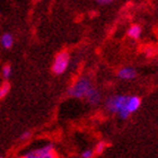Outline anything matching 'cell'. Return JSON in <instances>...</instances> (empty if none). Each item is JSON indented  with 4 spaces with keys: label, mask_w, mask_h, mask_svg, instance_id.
Segmentation results:
<instances>
[{
    "label": "cell",
    "mask_w": 158,
    "mask_h": 158,
    "mask_svg": "<svg viewBox=\"0 0 158 158\" xmlns=\"http://www.w3.org/2000/svg\"><path fill=\"white\" fill-rule=\"evenodd\" d=\"M127 95H114L110 96L106 99L105 106L111 113H116L118 116L123 120H127L129 116L131 115V113L129 112L127 109V102H128Z\"/></svg>",
    "instance_id": "1"
},
{
    "label": "cell",
    "mask_w": 158,
    "mask_h": 158,
    "mask_svg": "<svg viewBox=\"0 0 158 158\" xmlns=\"http://www.w3.org/2000/svg\"><path fill=\"white\" fill-rule=\"evenodd\" d=\"M93 88L90 80L87 77H80L69 89L68 94L75 98H86L89 90Z\"/></svg>",
    "instance_id": "2"
},
{
    "label": "cell",
    "mask_w": 158,
    "mask_h": 158,
    "mask_svg": "<svg viewBox=\"0 0 158 158\" xmlns=\"http://www.w3.org/2000/svg\"><path fill=\"white\" fill-rule=\"evenodd\" d=\"M70 62V54L66 51H62L56 54V59L53 61L52 71L56 75H62L69 67Z\"/></svg>",
    "instance_id": "3"
},
{
    "label": "cell",
    "mask_w": 158,
    "mask_h": 158,
    "mask_svg": "<svg viewBox=\"0 0 158 158\" xmlns=\"http://www.w3.org/2000/svg\"><path fill=\"white\" fill-rule=\"evenodd\" d=\"M25 158H54L56 156V152H54V146L52 143L44 146L42 148L35 149V150H31V152H26L23 156Z\"/></svg>",
    "instance_id": "4"
},
{
    "label": "cell",
    "mask_w": 158,
    "mask_h": 158,
    "mask_svg": "<svg viewBox=\"0 0 158 158\" xmlns=\"http://www.w3.org/2000/svg\"><path fill=\"white\" fill-rule=\"evenodd\" d=\"M118 77L123 80H131L137 77V71L131 67H124L118 71Z\"/></svg>",
    "instance_id": "5"
},
{
    "label": "cell",
    "mask_w": 158,
    "mask_h": 158,
    "mask_svg": "<svg viewBox=\"0 0 158 158\" xmlns=\"http://www.w3.org/2000/svg\"><path fill=\"white\" fill-rule=\"evenodd\" d=\"M141 105V98L139 96H129L127 102V109L130 113H135Z\"/></svg>",
    "instance_id": "6"
},
{
    "label": "cell",
    "mask_w": 158,
    "mask_h": 158,
    "mask_svg": "<svg viewBox=\"0 0 158 158\" xmlns=\"http://www.w3.org/2000/svg\"><path fill=\"white\" fill-rule=\"evenodd\" d=\"M86 98L88 99V102L90 103L92 105H96V104H98V103L101 102L102 95H101V93H99L97 89H95L94 87H93V88L89 90L88 94H87Z\"/></svg>",
    "instance_id": "7"
},
{
    "label": "cell",
    "mask_w": 158,
    "mask_h": 158,
    "mask_svg": "<svg viewBox=\"0 0 158 158\" xmlns=\"http://www.w3.org/2000/svg\"><path fill=\"white\" fill-rule=\"evenodd\" d=\"M141 33H142V30L141 27L139 26V25H132L128 28V36L130 39H133V40H139L140 36H141Z\"/></svg>",
    "instance_id": "8"
},
{
    "label": "cell",
    "mask_w": 158,
    "mask_h": 158,
    "mask_svg": "<svg viewBox=\"0 0 158 158\" xmlns=\"http://www.w3.org/2000/svg\"><path fill=\"white\" fill-rule=\"evenodd\" d=\"M0 43L5 49H10L14 45V36L9 33H5L0 39Z\"/></svg>",
    "instance_id": "9"
},
{
    "label": "cell",
    "mask_w": 158,
    "mask_h": 158,
    "mask_svg": "<svg viewBox=\"0 0 158 158\" xmlns=\"http://www.w3.org/2000/svg\"><path fill=\"white\" fill-rule=\"evenodd\" d=\"M9 90H10V84L8 81H5L2 85L0 86V99L5 98L8 95Z\"/></svg>",
    "instance_id": "10"
},
{
    "label": "cell",
    "mask_w": 158,
    "mask_h": 158,
    "mask_svg": "<svg viewBox=\"0 0 158 158\" xmlns=\"http://www.w3.org/2000/svg\"><path fill=\"white\" fill-rule=\"evenodd\" d=\"M106 142L105 141H99L95 147V150H94V154L95 155H102L104 150L106 149Z\"/></svg>",
    "instance_id": "11"
},
{
    "label": "cell",
    "mask_w": 158,
    "mask_h": 158,
    "mask_svg": "<svg viewBox=\"0 0 158 158\" xmlns=\"http://www.w3.org/2000/svg\"><path fill=\"white\" fill-rule=\"evenodd\" d=\"M11 73H13V69H11V67L9 66V64H6V66L2 68V71H1V73H2V77L5 79H8L10 76H11Z\"/></svg>",
    "instance_id": "12"
},
{
    "label": "cell",
    "mask_w": 158,
    "mask_h": 158,
    "mask_svg": "<svg viewBox=\"0 0 158 158\" xmlns=\"http://www.w3.org/2000/svg\"><path fill=\"white\" fill-rule=\"evenodd\" d=\"M94 150H92V149H86V150H84V152H81V155H80V157L81 158H92L94 157Z\"/></svg>",
    "instance_id": "13"
},
{
    "label": "cell",
    "mask_w": 158,
    "mask_h": 158,
    "mask_svg": "<svg viewBox=\"0 0 158 158\" xmlns=\"http://www.w3.org/2000/svg\"><path fill=\"white\" fill-rule=\"evenodd\" d=\"M31 137H32V132H31V131H25V132H23V133L20 135L19 139H20V140H23V141H25V140H28Z\"/></svg>",
    "instance_id": "14"
},
{
    "label": "cell",
    "mask_w": 158,
    "mask_h": 158,
    "mask_svg": "<svg viewBox=\"0 0 158 158\" xmlns=\"http://www.w3.org/2000/svg\"><path fill=\"white\" fill-rule=\"evenodd\" d=\"M99 5H110V3H112L114 0H96Z\"/></svg>",
    "instance_id": "15"
},
{
    "label": "cell",
    "mask_w": 158,
    "mask_h": 158,
    "mask_svg": "<svg viewBox=\"0 0 158 158\" xmlns=\"http://www.w3.org/2000/svg\"><path fill=\"white\" fill-rule=\"evenodd\" d=\"M146 56H152V48H149V49L146 51Z\"/></svg>",
    "instance_id": "16"
},
{
    "label": "cell",
    "mask_w": 158,
    "mask_h": 158,
    "mask_svg": "<svg viewBox=\"0 0 158 158\" xmlns=\"http://www.w3.org/2000/svg\"><path fill=\"white\" fill-rule=\"evenodd\" d=\"M36 1H39V0H36Z\"/></svg>",
    "instance_id": "17"
}]
</instances>
